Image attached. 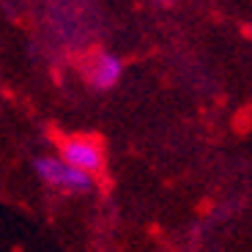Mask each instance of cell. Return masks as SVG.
Returning <instances> with one entry per match:
<instances>
[{
  "instance_id": "cell-1",
  "label": "cell",
  "mask_w": 252,
  "mask_h": 252,
  "mask_svg": "<svg viewBox=\"0 0 252 252\" xmlns=\"http://www.w3.org/2000/svg\"><path fill=\"white\" fill-rule=\"evenodd\" d=\"M33 170L47 187L69 192V195H82L96 187L94 176L85 170H77L74 164H69L61 157H36L33 159Z\"/></svg>"
},
{
  "instance_id": "cell-2",
  "label": "cell",
  "mask_w": 252,
  "mask_h": 252,
  "mask_svg": "<svg viewBox=\"0 0 252 252\" xmlns=\"http://www.w3.org/2000/svg\"><path fill=\"white\" fill-rule=\"evenodd\" d=\"M58 157L66 159L69 164H74L77 170L91 173V176L104 170V148H101L99 140L88 137V134H71V137L61 140Z\"/></svg>"
},
{
  "instance_id": "cell-3",
  "label": "cell",
  "mask_w": 252,
  "mask_h": 252,
  "mask_svg": "<svg viewBox=\"0 0 252 252\" xmlns=\"http://www.w3.org/2000/svg\"><path fill=\"white\" fill-rule=\"evenodd\" d=\"M82 77L94 91H110L124 77V63L110 52H96L82 63Z\"/></svg>"
}]
</instances>
